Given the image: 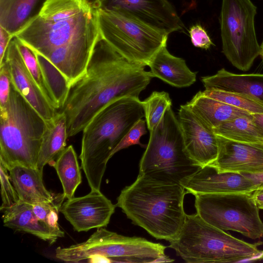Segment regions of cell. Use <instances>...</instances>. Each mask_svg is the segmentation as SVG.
<instances>
[{
    "label": "cell",
    "mask_w": 263,
    "mask_h": 263,
    "mask_svg": "<svg viewBox=\"0 0 263 263\" xmlns=\"http://www.w3.org/2000/svg\"><path fill=\"white\" fill-rule=\"evenodd\" d=\"M145 66L119 53L101 37L84 74L70 85L63 106L68 137L82 132L94 116L111 102L123 97L139 98L153 78Z\"/></svg>",
    "instance_id": "1"
},
{
    "label": "cell",
    "mask_w": 263,
    "mask_h": 263,
    "mask_svg": "<svg viewBox=\"0 0 263 263\" xmlns=\"http://www.w3.org/2000/svg\"><path fill=\"white\" fill-rule=\"evenodd\" d=\"M186 193L180 183L139 173L134 182L121 191L116 206L153 237L170 242L177 237L185 223Z\"/></svg>",
    "instance_id": "2"
},
{
    "label": "cell",
    "mask_w": 263,
    "mask_h": 263,
    "mask_svg": "<svg viewBox=\"0 0 263 263\" xmlns=\"http://www.w3.org/2000/svg\"><path fill=\"white\" fill-rule=\"evenodd\" d=\"M144 117L139 98L123 97L105 106L84 128L79 158L91 190L100 191L112 152L130 128Z\"/></svg>",
    "instance_id": "3"
},
{
    "label": "cell",
    "mask_w": 263,
    "mask_h": 263,
    "mask_svg": "<svg viewBox=\"0 0 263 263\" xmlns=\"http://www.w3.org/2000/svg\"><path fill=\"white\" fill-rule=\"evenodd\" d=\"M169 247L187 263L236 262L263 258V251L203 220L186 215L185 223Z\"/></svg>",
    "instance_id": "4"
},
{
    "label": "cell",
    "mask_w": 263,
    "mask_h": 263,
    "mask_svg": "<svg viewBox=\"0 0 263 263\" xmlns=\"http://www.w3.org/2000/svg\"><path fill=\"white\" fill-rule=\"evenodd\" d=\"M0 163L37 168L45 121L11 84L9 99L0 107Z\"/></svg>",
    "instance_id": "5"
},
{
    "label": "cell",
    "mask_w": 263,
    "mask_h": 263,
    "mask_svg": "<svg viewBox=\"0 0 263 263\" xmlns=\"http://www.w3.org/2000/svg\"><path fill=\"white\" fill-rule=\"evenodd\" d=\"M149 138L139 163V174L164 181L180 183L200 167L188 155L178 118L167 107Z\"/></svg>",
    "instance_id": "6"
},
{
    "label": "cell",
    "mask_w": 263,
    "mask_h": 263,
    "mask_svg": "<svg viewBox=\"0 0 263 263\" xmlns=\"http://www.w3.org/2000/svg\"><path fill=\"white\" fill-rule=\"evenodd\" d=\"M103 38L128 61L147 66L168 34L126 13L98 8Z\"/></svg>",
    "instance_id": "7"
},
{
    "label": "cell",
    "mask_w": 263,
    "mask_h": 263,
    "mask_svg": "<svg viewBox=\"0 0 263 263\" xmlns=\"http://www.w3.org/2000/svg\"><path fill=\"white\" fill-rule=\"evenodd\" d=\"M252 193L195 195L196 213L224 231H235L252 239L260 238L263 236V222Z\"/></svg>",
    "instance_id": "8"
},
{
    "label": "cell",
    "mask_w": 263,
    "mask_h": 263,
    "mask_svg": "<svg viewBox=\"0 0 263 263\" xmlns=\"http://www.w3.org/2000/svg\"><path fill=\"white\" fill-rule=\"evenodd\" d=\"M257 7L251 0H222V52L236 68L248 70L261 54L255 28Z\"/></svg>",
    "instance_id": "9"
},
{
    "label": "cell",
    "mask_w": 263,
    "mask_h": 263,
    "mask_svg": "<svg viewBox=\"0 0 263 263\" xmlns=\"http://www.w3.org/2000/svg\"><path fill=\"white\" fill-rule=\"evenodd\" d=\"M70 18L47 21L33 16L14 36L42 55L51 50L100 30L98 8Z\"/></svg>",
    "instance_id": "10"
},
{
    "label": "cell",
    "mask_w": 263,
    "mask_h": 263,
    "mask_svg": "<svg viewBox=\"0 0 263 263\" xmlns=\"http://www.w3.org/2000/svg\"><path fill=\"white\" fill-rule=\"evenodd\" d=\"M180 184L193 194L252 193L259 182L254 175L231 172H218L214 167H200Z\"/></svg>",
    "instance_id": "11"
},
{
    "label": "cell",
    "mask_w": 263,
    "mask_h": 263,
    "mask_svg": "<svg viewBox=\"0 0 263 263\" xmlns=\"http://www.w3.org/2000/svg\"><path fill=\"white\" fill-rule=\"evenodd\" d=\"M104 9L128 14L167 34L184 31V25L168 0H99Z\"/></svg>",
    "instance_id": "12"
},
{
    "label": "cell",
    "mask_w": 263,
    "mask_h": 263,
    "mask_svg": "<svg viewBox=\"0 0 263 263\" xmlns=\"http://www.w3.org/2000/svg\"><path fill=\"white\" fill-rule=\"evenodd\" d=\"M116 206L100 191L91 190L85 196L67 199L60 212L75 231L87 232L107 226Z\"/></svg>",
    "instance_id": "13"
},
{
    "label": "cell",
    "mask_w": 263,
    "mask_h": 263,
    "mask_svg": "<svg viewBox=\"0 0 263 263\" xmlns=\"http://www.w3.org/2000/svg\"><path fill=\"white\" fill-rule=\"evenodd\" d=\"M178 121L182 131L186 151L199 166L212 164L218 151L217 136L185 105H181Z\"/></svg>",
    "instance_id": "14"
},
{
    "label": "cell",
    "mask_w": 263,
    "mask_h": 263,
    "mask_svg": "<svg viewBox=\"0 0 263 263\" xmlns=\"http://www.w3.org/2000/svg\"><path fill=\"white\" fill-rule=\"evenodd\" d=\"M216 136L218 155L209 165L219 172L251 175L263 173V143L241 142Z\"/></svg>",
    "instance_id": "15"
},
{
    "label": "cell",
    "mask_w": 263,
    "mask_h": 263,
    "mask_svg": "<svg viewBox=\"0 0 263 263\" xmlns=\"http://www.w3.org/2000/svg\"><path fill=\"white\" fill-rule=\"evenodd\" d=\"M3 61L7 65L14 88L45 121L52 119L57 110L47 100L27 69L14 37L7 47Z\"/></svg>",
    "instance_id": "16"
},
{
    "label": "cell",
    "mask_w": 263,
    "mask_h": 263,
    "mask_svg": "<svg viewBox=\"0 0 263 263\" xmlns=\"http://www.w3.org/2000/svg\"><path fill=\"white\" fill-rule=\"evenodd\" d=\"M101 37L100 30L42 55L62 74L70 85L85 72L94 48Z\"/></svg>",
    "instance_id": "17"
},
{
    "label": "cell",
    "mask_w": 263,
    "mask_h": 263,
    "mask_svg": "<svg viewBox=\"0 0 263 263\" xmlns=\"http://www.w3.org/2000/svg\"><path fill=\"white\" fill-rule=\"evenodd\" d=\"M1 211L5 227L33 235L50 245L64 236L63 231H55L40 220L34 213L32 204L20 200Z\"/></svg>",
    "instance_id": "18"
},
{
    "label": "cell",
    "mask_w": 263,
    "mask_h": 263,
    "mask_svg": "<svg viewBox=\"0 0 263 263\" xmlns=\"http://www.w3.org/2000/svg\"><path fill=\"white\" fill-rule=\"evenodd\" d=\"M147 66L153 77L159 78L174 87H188L196 81V72L189 68L184 60L171 54L166 45L157 52Z\"/></svg>",
    "instance_id": "19"
},
{
    "label": "cell",
    "mask_w": 263,
    "mask_h": 263,
    "mask_svg": "<svg viewBox=\"0 0 263 263\" xmlns=\"http://www.w3.org/2000/svg\"><path fill=\"white\" fill-rule=\"evenodd\" d=\"M205 89L239 93L263 102V74H236L222 68L211 76L201 78Z\"/></svg>",
    "instance_id": "20"
},
{
    "label": "cell",
    "mask_w": 263,
    "mask_h": 263,
    "mask_svg": "<svg viewBox=\"0 0 263 263\" xmlns=\"http://www.w3.org/2000/svg\"><path fill=\"white\" fill-rule=\"evenodd\" d=\"M8 171L20 200L33 205L54 199L55 195L47 190L44 184L42 170L15 165Z\"/></svg>",
    "instance_id": "21"
},
{
    "label": "cell",
    "mask_w": 263,
    "mask_h": 263,
    "mask_svg": "<svg viewBox=\"0 0 263 263\" xmlns=\"http://www.w3.org/2000/svg\"><path fill=\"white\" fill-rule=\"evenodd\" d=\"M185 106L209 128L242 116H250L249 112L205 96L198 91Z\"/></svg>",
    "instance_id": "22"
},
{
    "label": "cell",
    "mask_w": 263,
    "mask_h": 263,
    "mask_svg": "<svg viewBox=\"0 0 263 263\" xmlns=\"http://www.w3.org/2000/svg\"><path fill=\"white\" fill-rule=\"evenodd\" d=\"M67 127L65 115L57 111L54 117L45 121V127L39 154L37 168L53 162L64 150L66 145Z\"/></svg>",
    "instance_id": "23"
},
{
    "label": "cell",
    "mask_w": 263,
    "mask_h": 263,
    "mask_svg": "<svg viewBox=\"0 0 263 263\" xmlns=\"http://www.w3.org/2000/svg\"><path fill=\"white\" fill-rule=\"evenodd\" d=\"M46 0H0V26L14 34L37 15Z\"/></svg>",
    "instance_id": "24"
},
{
    "label": "cell",
    "mask_w": 263,
    "mask_h": 263,
    "mask_svg": "<svg viewBox=\"0 0 263 263\" xmlns=\"http://www.w3.org/2000/svg\"><path fill=\"white\" fill-rule=\"evenodd\" d=\"M53 166L61 182L65 199L72 198L82 182L77 154L72 145L64 149L56 159Z\"/></svg>",
    "instance_id": "25"
},
{
    "label": "cell",
    "mask_w": 263,
    "mask_h": 263,
    "mask_svg": "<svg viewBox=\"0 0 263 263\" xmlns=\"http://www.w3.org/2000/svg\"><path fill=\"white\" fill-rule=\"evenodd\" d=\"M216 135L245 143H263V135L255 124L252 115L228 121L213 129Z\"/></svg>",
    "instance_id": "26"
},
{
    "label": "cell",
    "mask_w": 263,
    "mask_h": 263,
    "mask_svg": "<svg viewBox=\"0 0 263 263\" xmlns=\"http://www.w3.org/2000/svg\"><path fill=\"white\" fill-rule=\"evenodd\" d=\"M34 52L41 68L47 86L54 100L57 109L59 110L64 104L70 85L65 77L51 63L42 55Z\"/></svg>",
    "instance_id": "27"
},
{
    "label": "cell",
    "mask_w": 263,
    "mask_h": 263,
    "mask_svg": "<svg viewBox=\"0 0 263 263\" xmlns=\"http://www.w3.org/2000/svg\"><path fill=\"white\" fill-rule=\"evenodd\" d=\"M202 93L205 96L246 110L251 114H263V102L249 96L214 89H205Z\"/></svg>",
    "instance_id": "28"
},
{
    "label": "cell",
    "mask_w": 263,
    "mask_h": 263,
    "mask_svg": "<svg viewBox=\"0 0 263 263\" xmlns=\"http://www.w3.org/2000/svg\"><path fill=\"white\" fill-rule=\"evenodd\" d=\"M142 105L147 127L150 131L160 121L167 107L172 106V101L167 92L155 91L142 101Z\"/></svg>",
    "instance_id": "29"
},
{
    "label": "cell",
    "mask_w": 263,
    "mask_h": 263,
    "mask_svg": "<svg viewBox=\"0 0 263 263\" xmlns=\"http://www.w3.org/2000/svg\"><path fill=\"white\" fill-rule=\"evenodd\" d=\"M14 38L18 50L30 74L49 102L58 110L54 100L46 84L35 53L14 36Z\"/></svg>",
    "instance_id": "30"
},
{
    "label": "cell",
    "mask_w": 263,
    "mask_h": 263,
    "mask_svg": "<svg viewBox=\"0 0 263 263\" xmlns=\"http://www.w3.org/2000/svg\"><path fill=\"white\" fill-rule=\"evenodd\" d=\"M64 199L63 193L55 195L51 201L33 204V212L48 227L55 231H62L58 224L59 212Z\"/></svg>",
    "instance_id": "31"
},
{
    "label": "cell",
    "mask_w": 263,
    "mask_h": 263,
    "mask_svg": "<svg viewBox=\"0 0 263 263\" xmlns=\"http://www.w3.org/2000/svg\"><path fill=\"white\" fill-rule=\"evenodd\" d=\"M7 168L0 163V177L1 197L2 200L0 210L9 208L20 201L18 195L11 183Z\"/></svg>",
    "instance_id": "32"
},
{
    "label": "cell",
    "mask_w": 263,
    "mask_h": 263,
    "mask_svg": "<svg viewBox=\"0 0 263 263\" xmlns=\"http://www.w3.org/2000/svg\"><path fill=\"white\" fill-rule=\"evenodd\" d=\"M146 121L142 119L139 120L127 132L119 144L112 153L113 156L118 152L134 145H139L141 147H146V146L141 143L140 138L147 133L146 128Z\"/></svg>",
    "instance_id": "33"
},
{
    "label": "cell",
    "mask_w": 263,
    "mask_h": 263,
    "mask_svg": "<svg viewBox=\"0 0 263 263\" xmlns=\"http://www.w3.org/2000/svg\"><path fill=\"white\" fill-rule=\"evenodd\" d=\"M189 34L192 43L196 47L208 49L214 45L206 31L200 25L192 26L189 30Z\"/></svg>",
    "instance_id": "34"
},
{
    "label": "cell",
    "mask_w": 263,
    "mask_h": 263,
    "mask_svg": "<svg viewBox=\"0 0 263 263\" xmlns=\"http://www.w3.org/2000/svg\"><path fill=\"white\" fill-rule=\"evenodd\" d=\"M11 82L6 63L0 64V107L7 103L10 96Z\"/></svg>",
    "instance_id": "35"
},
{
    "label": "cell",
    "mask_w": 263,
    "mask_h": 263,
    "mask_svg": "<svg viewBox=\"0 0 263 263\" xmlns=\"http://www.w3.org/2000/svg\"><path fill=\"white\" fill-rule=\"evenodd\" d=\"M14 35L0 26V64L3 62L7 47Z\"/></svg>",
    "instance_id": "36"
},
{
    "label": "cell",
    "mask_w": 263,
    "mask_h": 263,
    "mask_svg": "<svg viewBox=\"0 0 263 263\" xmlns=\"http://www.w3.org/2000/svg\"><path fill=\"white\" fill-rule=\"evenodd\" d=\"M252 116L255 124L263 135V114H252Z\"/></svg>",
    "instance_id": "37"
},
{
    "label": "cell",
    "mask_w": 263,
    "mask_h": 263,
    "mask_svg": "<svg viewBox=\"0 0 263 263\" xmlns=\"http://www.w3.org/2000/svg\"><path fill=\"white\" fill-rule=\"evenodd\" d=\"M252 194L257 204L263 203V191H255Z\"/></svg>",
    "instance_id": "38"
},
{
    "label": "cell",
    "mask_w": 263,
    "mask_h": 263,
    "mask_svg": "<svg viewBox=\"0 0 263 263\" xmlns=\"http://www.w3.org/2000/svg\"><path fill=\"white\" fill-rule=\"evenodd\" d=\"M259 182V185L256 191H263V173L258 175H254Z\"/></svg>",
    "instance_id": "39"
},
{
    "label": "cell",
    "mask_w": 263,
    "mask_h": 263,
    "mask_svg": "<svg viewBox=\"0 0 263 263\" xmlns=\"http://www.w3.org/2000/svg\"><path fill=\"white\" fill-rule=\"evenodd\" d=\"M261 47V54L260 56L261 57L262 60H263V41L260 45Z\"/></svg>",
    "instance_id": "40"
},
{
    "label": "cell",
    "mask_w": 263,
    "mask_h": 263,
    "mask_svg": "<svg viewBox=\"0 0 263 263\" xmlns=\"http://www.w3.org/2000/svg\"><path fill=\"white\" fill-rule=\"evenodd\" d=\"M259 209H263V203L257 204Z\"/></svg>",
    "instance_id": "41"
},
{
    "label": "cell",
    "mask_w": 263,
    "mask_h": 263,
    "mask_svg": "<svg viewBox=\"0 0 263 263\" xmlns=\"http://www.w3.org/2000/svg\"><path fill=\"white\" fill-rule=\"evenodd\" d=\"M93 1H99V0H93Z\"/></svg>",
    "instance_id": "42"
}]
</instances>
